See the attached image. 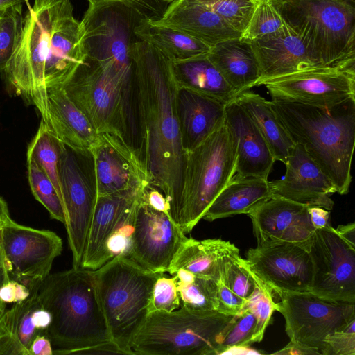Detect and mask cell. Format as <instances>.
Segmentation results:
<instances>
[{
    "instance_id": "cell-1",
    "label": "cell",
    "mask_w": 355,
    "mask_h": 355,
    "mask_svg": "<svg viewBox=\"0 0 355 355\" xmlns=\"http://www.w3.org/2000/svg\"><path fill=\"white\" fill-rule=\"evenodd\" d=\"M137 87L135 151L149 184L160 190L178 225L185 152L177 114L178 87L172 61L153 46L138 40L130 49Z\"/></svg>"
},
{
    "instance_id": "cell-2",
    "label": "cell",
    "mask_w": 355,
    "mask_h": 355,
    "mask_svg": "<svg viewBox=\"0 0 355 355\" xmlns=\"http://www.w3.org/2000/svg\"><path fill=\"white\" fill-rule=\"evenodd\" d=\"M272 109L295 143L303 146L340 195L352 182L355 97L331 107L272 100Z\"/></svg>"
},
{
    "instance_id": "cell-3",
    "label": "cell",
    "mask_w": 355,
    "mask_h": 355,
    "mask_svg": "<svg viewBox=\"0 0 355 355\" xmlns=\"http://www.w3.org/2000/svg\"><path fill=\"white\" fill-rule=\"evenodd\" d=\"M37 297L52 316L46 331L53 354L75 351L111 339L99 301L94 270L82 268L49 274L40 284Z\"/></svg>"
},
{
    "instance_id": "cell-4",
    "label": "cell",
    "mask_w": 355,
    "mask_h": 355,
    "mask_svg": "<svg viewBox=\"0 0 355 355\" xmlns=\"http://www.w3.org/2000/svg\"><path fill=\"white\" fill-rule=\"evenodd\" d=\"M80 21L87 59L98 63L121 85L125 94H136L132 45L139 40L135 31L147 13L131 0H87Z\"/></svg>"
},
{
    "instance_id": "cell-5",
    "label": "cell",
    "mask_w": 355,
    "mask_h": 355,
    "mask_svg": "<svg viewBox=\"0 0 355 355\" xmlns=\"http://www.w3.org/2000/svg\"><path fill=\"white\" fill-rule=\"evenodd\" d=\"M164 272L146 270L128 257L116 256L94 270L99 301L110 337L126 354L150 313L153 291Z\"/></svg>"
},
{
    "instance_id": "cell-6",
    "label": "cell",
    "mask_w": 355,
    "mask_h": 355,
    "mask_svg": "<svg viewBox=\"0 0 355 355\" xmlns=\"http://www.w3.org/2000/svg\"><path fill=\"white\" fill-rule=\"evenodd\" d=\"M272 2L318 64H355V3L349 0Z\"/></svg>"
},
{
    "instance_id": "cell-7",
    "label": "cell",
    "mask_w": 355,
    "mask_h": 355,
    "mask_svg": "<svg viewBox=\"0 0 355 355\" xmlns=\"http://www.w3.org/2000/svg\"><path fill=\"white\" fill-rule=\"evenodd\" d=\"M66 0H35L23 18L16 47L0 72L10 95L34 105L47 120L45 63L51 35Z\"/></svg>"
},
{
    "instance_id": "cell-8",
    "label": "cell",
    "mask_w": 355,
    "mask_h": 355,
    "mask_svg": "<svg viewBox=\"0 0 355 355\" xmlns=\"http://www.w3.org/2000/svg\"><path fill=\"white\" fill-rule=\"evenodd\" d=\"M236 141L225 121L185 153L178 226L189 233L236 173Z\"/></svg>"
},
{
    "instance_id": "cell-9",
    "label": "cell",
    "mask_w": 355,
    "mask_h": 355,
    "mask_svg": "<svg viewBox=\"0 0 355 355\" xmlns=\"http://www.w3.org/2000/svg\"><path fill=\"white\" fill-rule=\"evenodd\" d=\"M234 316L183 305L171 312H151L132 351L135 355H217L223 333Z\"/></svg>"
},
{
    "instance_id": "cell-10",
    "label": "cell",
    "mask_w": 355,
    "mask_h": 355,
    "mask_svg": "<svg viewBox=\"0 0 355 355\" xmlns=\"http://www.w3.org/2000/svg\"><path fill=\"white\" fill-rule=\"evenodd\" d=\"M277 311L285 320L290 341L277 354H321L326 336L355 319V302H338L311 292L279 295Z\"/></svg>"
},
{
    "instance_id": "cell-11",
    "label": "cell",
    "mask_w": 355,
    "mask_h": 355,
    "mask_svg": "<svg viewBox=\"0 0 355 355\" xmlns=\"http://www.w3.org/2000/svg\"><path fill=\"white\" fill-rule=\"evenodd\" d=\"M62 87L97 134L116 135L132 146L131 128L121 89L101 66L85 58Z\"/></svg>"
},
{
    "instance_id": "cell-12",
    "label": "cell",
    "mask_w": 355,
    "mask_h": 355,
    "mask_svg": "<svg viewBox=\"0 0 355 355\" xmlns=\"http://www.w3.org/2000/svg\"><path fill=\"white\" fill-rule=\"evenodd\" d=\"M82 155L64 145L59 162L64 225L75 268H80L97 196L94 175L86 166L90 154Z\"/></svg>"
},
{
    "instance_id": "cell-13",
    "label": "cell",
    "mask_w": 355,
    "mask_h": 355,
    "mask_svg": "<svg viewBox=\"0 0 355 355\" xmlns=\"http://www.w3.org/2000/svg\"><path fill=\"white\" fill-rule=\"evenodd\" d=\"M1 244L10 278L30 291L50 274L54 259L62 251V241L54 232L19 225L11 218L2 225Z\"/></svg>"
},
{
    "instance_id": "cell-14",
    "label": "cell",
    "mask_w": 355,
    "mask_h": 355,
    "mask_svg": "<svg viewBox=\"0 0 355 355\" xmlns=\"http://www.w3.org/2000/svg\"><path fill=\"white\" fill-rule=\"evenodd\" d=\"M272 100L331 107L355 97V64L322 66L264 81Z\"/></svg>"
},
{
    "instance_id": "cell-15",
    "label": "cell",
    "mask_w": 355,
    "mask_h": 355,
    "mask_svg": "<svg viewBox=\"0 0 355 355\" xmlns=\"http://www.w3.org/2000/svg\"><path fill=\"white\" fill-rule=\"evenodd\" d=\"M311 293L330 300L355 302V248L331 225L316 229L309 248Z\"/></svg>"
},
{
    "instance_id": "cell-16",
    "label": "cell",
    "mask_w": 355,
    "mask_h": 355,
    "mask_svg": "<svg viewBox=\"0 0 355 355\" xmlns=\"http://www.w3.org/2000/svg\"><path fill=\"white\" fill-rule=\"evenodd\" d=\"M170 214L138 199L128 257L152 272H165L188 239Z\"/></svg>"
},
{
    "instance_id": "cell-17",
    "label": "cell",
    "mask_w": 355,
    "mask_h": 355,
    "mask_svg": "<svg viewBox=\"0 0 355 355\" xmlns=\"http://www.w3.org/2000/svg\"><path fill=\"white\" fill-rule=\"evenodd\" d=\"M89 153L97 196L135 191L149 184L135 150L123 138L98 133Z\"/></svg>"
},
{
    "instance_id": "cell-18",
    "label": "cell",
    "mask_w": 355,
    "mask_h": 355,
    "mask_svg": "<svg viewBox=\"0 0 355 355\" xmlns=\"http://www.w3.org/2000/svg\"><path fill=\"white\" fill-rule=\"evenodd\" d=\"M250 270L272 292H310L313 266L309 251L293 244L250 248L245 259Z\"/></svg>"
},
{
    "instance_id": "cell-19",
    "label": "cell",
    "mask_w": 355,
    "mask_h": 355,
    "mask_svg": "<svg viewBox=\"0 0 355 355\" xmlns=\"http://www.w3.org/2000/svg\"><path fill=\"white\" fill-rule=\"evenodd\" d=\"M309 207L272 196L249 212L257 245L286 243L309 250L315 231Z\"/></svg>"
},
{
    "instance_id": "cell-20",
    "label": "cell",
    "mask_w": 355,
    "mask_h": 355,
    "mask_svg": "<svg viewBox=\"0 0 355 355\" xmlns=\"http://www.w3.org/2000/svg\"><path fill=\"white\" fill-rule=\"evenodd\" d=\"M284 164V177L270 182L273 196L329 211L333 209L330 196L336 189L302 145L295 143Z\"/></svg>"
},
{
    "instance_id": "cell-21",
    "label": "cell",
    "mask_w": 355,
    "mask_h": 355,
    "mask_svg": "<svg viewBox=\"0 0 355 355\" xmlns=\"http://www.w3.org/2000/svg\"><path fill=\"white\" fill-rule=\"evenodd\" d=\"M84 33L73 14V6L66 0L54 27L45 69L46 89L63 87L85 60Z\"/></svg>"
},
{
    "instance_id": "cell-22",
    "label": "cell",
    "mask_w": 355,
    "mask_h": 355,
    "mask_svg": "<svg viewBox=\"0 0 355 355\" xmlns=\"http://www.w3.org/2000/svg\"><path fill=\"white\" fill-rule=\"evenodd\" d=\"M257 58L260 78L268 80L322 67L312 58L301 37L288 25L281 31L250 42Z\"/></svg>"
},
{
    "instance_id": "cell-23",
    "label": "cell",
    "mask_w": 355,
    "mask_h": 355,
    "mask_svg": "<svg viewBox=\"0 0 355 355\" xmlns=\"http://www.w3.org/2000/svg\"><path fill=\"white\" fill-rule=\"evenodd\" d=\"M225 123L236 141V173L268 179L275 160L257 125L234 99L225 105Z\"/></svg>"
},
{
    "instance_id": "cell-24",
    "label": "cell",
    "mask_w": 355,
    "mask_h": 355,
    "mask_svg": "<svg viewBox=\"0 0 355 355\" xmlns=\"http://www.w3.org/2000/svg\"><path fill=\"white\" fill-rule=\"evenodd\" d=\"M144 187L135 191L96 196L80 268L96 270L110 260L108 241Z\"/></svg>"
},
{
    "instance_id": "cell-25",
    "label": "cell",
    "mask_w": 355,
    "mask_h": 355,
    "mask_svg": "<svg viewBox=\"0 0 355 355\" xmlns=\"http://www.w3.org/2000/svg\"><path fill=\"white\" fill-rule=\"evenodd\" d=\"M153 23L183 32L211 47L241 33L218 14L195 0H174Z\"/></svg>"
},
{
    "instance_id": "cell-26",
    "label": "cell",
    "mask_w": 355,
    "mask_h": 355,
    "mask_svg": "<svg viewBox=\"0 0 355 355\" xmlns=\"http://www.w3.org/2000/svg\"><path fill=\"white\" fill-rule=\"evenodd\" d=\"M225 105L215 98L178 88L177 114L185 153L195 148L224 124Z\"/></svg>"
},
{
    "instance_id": "cell-27",
    "label": "cell",
    "mask_w": 355,
    "mask_h": 355,
    "mask_svg": "<svg viewBox=\"0 0 355 355\" xmlns=\"http://www.w3.org/2000/svg\"><path fill=\"white\" fill-rule=\"evenodd\" d=\"M46 92V123L65 146L78 153L89 155L97 136L95 129L62 87L48 88Z\"/></svg>"
},
{
    "instance_id": "cell-28",
    "label": "cell",
    "mask_w": 355,
    "mask_h": 355,
    "mask_svg": "<svg viewBox=\"0 0 355 355\" xmlns=\"http://www.w3.org/2000/svg\"><path fill=\"white\" fill-rule=\"evenodd\" d=\"M272 196L268 179L236 173L214 199L202 219L211 222L236 214H248Z\"/></svg>"
},
{
    "instance_id": "cell-29",
    "label": "cell",
    "mask_w": 355,
    "mask_h": 355,
    "mask_svg": "<svg viewBox=\"0 0 355 355\" xmlns=\"http://www.w3.org/2000/svg\"><path fill=\"white\" fill-rule=\"evenodd\" d=\"M207 58L237 94L255 87L260 78L259 64L251 44L239 37L214 45Z\"/></svg>"
},
{
    "instance_id": "cell-30",
    "label": "cell",
    "mask_w": 355,
    "mask_h": 355,
    "mask_svg": "<svg viewBox=\"0 0 355 355\" xmlns=\"http://www.w3.org/2000/svg\"><path fill=\"white\" fill-rule=\"evenodd\" d=\"M237 250L230 241L220 239L198 241L189 238L175 254L167 272L174 275L182 269L219 282L226 258Z\"/></svg>"
},
{
    "instance_id": "cell-31",
    "label": "cell",
    "mask_w": 355,
    "mask_h": 355,
    "mask_svg": "<svg viewBox=\"0 0 355 355\" xmlns=\"http://www.w3.org/2000/svg\"><path fill=\"white\" fill-rule=\"evenodd\" d=\"M173 76L179 89H186L225 104L237 95L207 54L192 59L172 62Z\"/></svg>"
},
{
    "instance_id": "cell-32",
    "label": "cell",
    "mask_w": 355,
    "mask_h": 355,
    "mask_svg": "<svg viewBox=\"0 0 355 355\" xmlns=\"http://www.w3.org/2000/svg\"><path fill=\"white\" fill-rule=\"evenodd\" d=\"M234 100L257 125L275 160L285 164L295 142L272 109L270 102L249 90L238 94Z\"/></svg>"
},
{
    "instance_id": "cell-33",
    "label": "cell",
    "mask_w": 355,
    "mask_h": 355,
    "mask_svg": "<svg viewBox=\"0 0 355 355\" xmlns=\"http://www.w3.org/2000/svg\"><path fill=\"white\" fill-rule=\"evenodd\" d=\"M137 38L162 52L172 62L207 55L210 46L178 30L153 23L147 17L135 31Z\"/></svg>"
},
{
    "instance_id": "cell-34",
    "label": "cell",
    "mask_w": 355,
    "mask_h": 355,
    "mask_svg": "<svg viewBox=\"0 0 355 355\" xmlns=\"http://www.w3.org/2000/svg\"><path fill=\"white\" fill-rule=\"evenodd\" d=\"M64 144L41 119L39 128L28 145L27 157L33 159L53 182L62 202L59 162Z\"/></svg>"
},
{
    "instance_id": "cell-35",
    "label": "cell",
    "mask_w": 355,
    "mask_h": 355,
    "mask_svg": "<svg viewBox=\"0 0 355 355\" xmlns=\"http://www.w3.org/2000/svg\"><path fill=\"white\" fill-rule=\"evenodd\" d=\"M178 289L182 305L194 311H217L218 282L199 277L182 270H178Z\"/></svg>"
},
{
    "instance_id": "cell-36",
    "label": "cell",
    "mask_w": 355,
    "mask_h": 355,
    "mask_svg": "<svg viewBox=\"0 0 355 355\" xmlns=\"http://www.w3.org/2000/svg\"><path fill=\"white\" fill-rule=\"evenodd\" d=\"M39 287L31 291L30 296L25 300L15 303L8 311L12 324V335L24 349L26 355H31V345L37 334H41L36 329L33 313L40 305L37 297Z\"/></svg>"
},
{
    "instance_id": "cell-37",
    "label": "cell",
    "mask_w": 355,
    "mask_h": 355,
    "mask_svg": "<svg viewBox=\"0 0 355 355\" xmlns=\"http://www.w3.org/2000/svg\"><path fill=\"white\" fill-rule=\"evenodd\" d=\"M27 170L30 187L35 198L46 209L52 219L64 225V208L51 180L30 157H27Z\"/></svg>"
},
{
    "instance_id": "cell-38",
    "label": "cell",
    "mask_w": 355,
    "mask_h": 355,
    "mask_svg": "<svg viewBox=\"0 0 355 355\" xmlns=\"http://www.w3.org/2000/svg\"><path fill=\"white\" fill-rule=\"evenodd\" d=\"M288 24L281 16L272 0H261L254 8L239 40L251 42L273 34L285 28Z\"/></svg>"
},
{
    "instance_id": "cell-39",
    "label": "cell",
    "mask_w": 355,
    "mask_h": 355,
    "mask_svg": "<svg viewBox=\"0 0 355 355\" xmlns=\"http://www.w3.org/2000/svg\"><path fill=\"white\" fill-rule=\"evenodd\" d=\"M256 324L254 313L245 306L226 327L221 337L218 354L227 353L233 349H245L251 345Z\"/></svg>"
},
{
    "instance_id": "cell-40",
    "label": "cell",
    "mask_w": 355,
    "mask_h": 355,
    "mask_svg": "<svg viewBox=\"0 0 355 355\" xmlns=\"http://www.w3.org/2000/svg\"><path fill=\"white\" fill-rule=\"evenodd\" d=\"M220 281L247 302L256 288L254 277L245 259L241 257L239 250L226 258Z\"/></svg>"
},
{
    "instance_id": "cell-41",
    "label": "cell",
    "mask_w": 355,
    "mask_h": 355,
    "mask_svg": "<svg viewBox=\"0 0 355 355\" xmlns=\"http://www.w3.org/2000/svg\"><path fill=\"white\" fill-rule=\"evenodd\" d=\"M251 272L255 282L256 288L245 306H248L256 316L257 324L252 341L259 343L262 340L272 315L274 311H277L278 305L274 300L272 291L252 271Z\"/></svg>"
},
{
    "instance_id": "cell-42",
    "label": "cell",
    "mask_w": 355,
    "mask_h": 355,
    "mask_svg": "<svg viewBox=\"0 0 355 355\" xmlns=\"http://www.w3.org/2000/svg\"><path fill=\"white\" fill-rule=\"evenodd\" d=\"M218 14L241 33L261 0H195Z\"/></svg>"
},
{
    "instance_id": "cell-43",
    "label": "cell",
    "mask_w": 355,
    "mask_h": 355,
    "mask_svg": "<svg viewBox=\"0 0 355 355\" xmlns=\"http://www.w3.org/2000/svg\"><path fill=\"white\" fill-rule=\"evenodd\" d=\"M23 4L4 10L0 17V67L11 57L18 41L23 23Z\"/></svg>"
},
{
    "instance_id": "cell-44",
    "label": "cell",
    "mask_w": 355,
    "mask_h": 355,
    "mask_svg": "<svg viewBox=\"0 0 355 355\" xmlns=\"http://www.w3.org/2000/svg\"><path fill=\"white\" fill-rule=\"evenodd\" d=\"M169 277L164 273L156 280L150 305V313L153 311L171 312L180 308V297L178 289V277Z\"/></svg>"
},
{
    "instance_id": "cell-45",
    "label": "cell",
    "mask_w": 355,
    "mask_h": 355,
    "mask_svg": "<svg viewBox=\"0 0 355 355\" xmlns=\"http://www.w3.org/2000/svg\"><path fill=\"white\" fill-rule=\"evenodd\" d=\"M140 193L134 203L125 211L108 241L107 250L110 259L119 255L128 257L129 256L135 214Z\"/></svg>"
},
{
    "instance_id": "cell-46",
    "label": "cell",
    "mask_w": 355,
    "mask_h": 355,
    "mask_svg": "<svg viewBox=\"0 0 355 355\" xmlns=\"http://www.w3.org/2000/svg\"><path fill=\"white\" fill-rule=\"evenodd\" d=\"M322 355H355V319L344 329L327 335L320 350Z\"/></svg>"
},
{
    "instance_id": "cell-47",
    "label": "cell",
    "mask_w": 355,
    "mask_h": 355,
    "mask_svg": "<svg viewBox=\"0 0 355 355\" xmlns=\"http://www.w3.org/2000/svg\"><path fill=\"white\" fill-rule=\"evenodd\" d=\"M246 303L247 301L235 294L222 282H218V312L226 315H236Z\"/></svg>"
},
{
    "instance_id": "cell-48",
    "label": "cell",
    "mask_w": 355,
    "mask_h": 355,
    "mask_svg": "<svg viewBox=\"0 0 355 355\" xmlns=\"http://www.w3.org/2000/svg\"><path fill=\"white\" fill-rule=\"evenodd\" d=\"M30 295V289L14 279L10 278L0 287V301L6 304L22 302Z\"/></svg>"
},
{
    "instance_id": "cell-49",
    "label": "cell",
    "mask_w": 355,
    "mask_h": 355,
    "mask_svg": "<svg viewBox=\"0 0 355 355\" xmlns=\"http://www.w3.org/2000/svg\"><path fill=\"white\" fill-rule=\"evenodd\" d=\"M141 199L152 208L170 214V207L166 197L153 185L148 184L143 188Z\"/></svg>"
},
{
    "instance_id": "cell-50",
    "label": "cell",
    "mask_w": 355,
    "mask_h": 355,
    "mask_svg": "<svg viewBox=\"0 0 355 355\" xmlns=\"http://www.w3.org/2000/svg\"><path fill=\"white\" fill-rule=\"evenodd\" d=\"M85 354H126L113 340L102 343L75 351L71 355Z\"/></svg>"
},
{
    "instance_id": "cell-51",
    "label": "cell",
    "mask_w": 355,
    "mask_h": 355,
    "mask_svg": "<svg viewBox=\"0 0 355 355\" xmlns=\"http://www.w3.org/2000/svg\"><path fill=\"white\" fill-rule=\"evenodd\" d=\"M0 355H26V354L14 336L9 334L0 336Z\"/></svg>"
},
{
    "instance_id": "cell-52",
    "label": "cell",
    "mask_w": 355,
    "mask_h": 355,
    "mask_svg": "<svg viewBox=\"0 0 355 355\" xmlns=\"http://www.w3.org/2000/svg\"><path fill=\"white\" fill-rule=\"evenodd\" d=\"M309 212L315 230L330 226V211L329 210L318 206H309Z\"/></svg>"
},
{
    "instance_id": "cell-53",
    "label": "cell",
    "mask_w": 355,
    "mask_h": 355,
    "mask_svg": "<svg viewBox=\"0 0 355 355\" xmlns=\"http://www.w3.org/2000/svg\"><path fill=\"white\" fill-rule=\"evenodd\" d=\"M53 347L50 340L45 334H37L31 347V355H53Z\"/></svg>"
},
{
    "instance_id": "cell-54",
    "label": "cell",
    "mask_w": 355,
    "mask_h": 355,
    "mask_svg": "<svg viewBox=\"0 0 355 355\" xmlns=\"http://www.w3.org/2000/svg\"><path fill=\"white\" fill-rule=\"evenodd\" d=\"M140 6L152 19L159 18L165 8L164 3L160 0H131Z\"/></svg>"
},
{
    "instance_id": "cell-55",
    "label": "cell",
    "mask_w": 355,
    "mask_h": 355,
    "mask_svg": "<svg viewBox=\"0 0 355 355\" xmlns=\"http://www.w3.org/2000/svg\"><path fill=\"white\" fill-rule=\"evenodd\" d=\"M33 320L36 329L41 334H45L51 324L52 316L51 313L43 308L41 304L36 308L33 313Z\"/></svg>"
},
{
    "instance_id": "cell-56",
    "label": "cell",
    "mask_w": 355,
    "mask_h": 355,
    "mask_svg": "<svg viewBox=\"0 0 355 355\" xmlns=\"http://www.w3.org/2000/svg\"><path fill=\"white\" fill-rule=\"evenodd\" d=\"M337 233L349 245L355 248V224L341 225L335 229Z\"/></svg>"
},
{
    "instance_id": "cell-57",
    "label": "cell",
    "mask_w": 355,
    "mask_h": 355,
    "mask_svg": "<svg viewBox=\"0 0 355 355\" xmlns=\"http://www.w3.org/2000/svg\"><path fill=\"white\" fill-rule=\"evenodd\" d=\"M6 309V304L1 302L0 304V336L12 334Z\"/></svg>"
},
{
    "instance_id": "cell-58",
    "label": "cell",
    "mask_w": 355,
    "mask_h": 355,
    "mask_svg": "<svg viewBox=\"0 0 355 355\" xmlns=\"http://www.w3.org/2000/svg\"><path fill=\"white\" fill-rule=\"evenodd\" d=\"M10 279L8 263L6 261L1 244L0 243V287ZM2 302L0 301V304Z\"/></svg>"
},
{
    "instance_id": "cell-59",
    "label": "cell",
    "mask_w": 355,
    "mask_h": 355,
    "mask_svg": "<svg viewBox=\"0 0 355 355\" xmlns=\"http://www.w3.org/2000/svg\"><path fill=\"white\" fill-rule=\"evenodd\" d=\"M28 1L29 0H0V11L4 10L12 6L27 3Z\"/></svg>"
},
{
    "instance_id": "cell-60",
    "label": "cell",
    "mask_w": 355,
    "mask_h": 355,
    "mask_svg": "<svg viewBox=\"0 0 355 355\" xmlns=\"http://www.w3.org/2000/svg\"><path fill=\"white\" fill-rule=\"evenodd\" d=\"M10 218L9 210L6 202L0 196V219L7 220Z\"/></svg>"
},
{
    "instance_id": "cell-61",
    "label": "cell",
    "mask_w": 355,
    "mask_h": 355,
    "mask_svg": "<svg viewBox=\"0 0 355 355\" xmlns=\"http://www.w3.org/2000/svg\"><path fill=\"white\" fill-rule=\"evenodd\" d=\"M5 220L0 219V243H1V227H2V225L3 224Z\"/></svg>"
},
{
    "instance_id": "cell-62",
    "label": "cell",
    "mask_w": 355,
    "mask_h": 355,
    "mask_svg": "<svg viewBox=\"0 0 355 355\" xmlns=\"http://www.w3.org/2000/svg\"><path fill=\"white\" fill-rule=\"evenodd\" d=\"M162 3H164V4L165 3H171L172 1H173L174 0H160Z\"/></svg>"
},
{
    "instance_id": "cell-63",
    "label": "cell",
    "mask_w": 355,
    "mask_h": 355,
    "mask_svg": "<svg viewBox=\"0 0 355 355\" xmlns=\"http://www.w3.org/2000/svg\"><path fill=\"white\" fill-rule=\"evenodd\" d=\"M350 1H352V3H355V0H349Z\"/></svg>"
},
{
    "instance_id": "cell-64",
    "label": "cell",
    "mask_w": 355,
    "mask_h": 355,
    "mask_svg": "<svg viewBox=\"0 0 355 355\" xmlns=\"http://www.w3.org/2000/svg\"><path fill=\"white\" fill-rule=\"evenodd\" d=\"M3 10L0 11V17H1V14H2V12H3Z\"/></svg>"
}]
</instances>
